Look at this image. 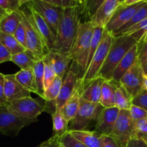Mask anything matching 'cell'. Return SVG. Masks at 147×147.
I'll use <instances>...</instances> for the list:
<instances>
[{
  "label": "cell",
  "instance_id": "6da1fadb",
  "mask_svg": "<svg viewBox=\"0 0 147 147\" xmlns=\"http://www.w3.org/2000/svg\"><path fill=\"white\" fill-rule=\"evenodd\" d=\"M82 15V7L80 6L64 8L56 37L55 47L52 52L69 55L81 23Z\"/></svg>",
  "mask_w": 147,
  "mask_h": 147
},
{
  "label": "cell",
  "instance_id": "7a4b0ae2",
  "mask_svg": "<svg viewBox=\"0 0 147 147\" xmlns=\"http://www.w3.org/2000/svg\"><path fill=\"white\" fill-rule=\"evenodd\" d=\"M94 27L90 21L81 22L74 44L68 55L73 62L69 70L75 72L80 80L84 77L87 69L89 50Z\"/></svg>",
  "mask_w": 147,
  "mask_h": 147
},
{
  "label": "cell",
  "instance_id": "3957f363",
  "mask_svg": "<svg viewBox=\"0 0 147 147\" xmlns=\"http://www.w3.org/2000/svg\"><path fill=\"white\" fill-rule=\"evenodd\" d=\"M137 42L130 35L114 37L106 61L103 63L97 77L103 78L107 81H111L113 74L126 53Z\"/></svg>",
  "mask_w": 147,
  "mask_h": 147
},
{
  "label": "cell",
  "instance_id": "277c9868",
  "mask_svg": "<svg viewBox=\"0 0 147 147\" xmlns=\"http://www.w3.org/2000/svg\"><path fill=\"white\" fill-rule=\"evenodd\" d=\"M113 39L114 37L113 35L109 34L106 31L105 32L103 39L90 61L84 77L81 80H79V85L81 88H83L86 84L98 76L103 63L106 61V59L113 42Z\"/></svg>",
  "mask_w": 147,
  "mask_h": 147
},
{
  "label": "cell",
  "instance_id": "5b68a950",
  "mask_svg": "<svg viewBox=\"0 0 147 147\" xmlns=\"http://www.w3.org/2000/svg\"><path fill=\"white\" fill-rule=\"evenodd\" d=\"M80 107L76 117L70 121L69 130H87L90 123H97L103 107L100 103H94L80 97Z\"/></svg>",
  "mask_w": 147,
  "mask_h": 147
},
{
  "label": "cell",
  "instance_id": "8992f818",
  "mask_svg": "<svg viewBox=\"0 0 147 147\" xmlns=\"http://www.w3.org/2000/svg\"><path fill=\"white\" fill-rule=\"evenodd\" d=\"M37 121L14 114L7 107L0 106V133L15 137L24 127L30 126Z\"/></svg>",
  "mask_w": 147,
  "mask_h": 147
},
{
  "label": "cell",
  "instance_id": "52a82bcc",
  "mask_svg": "<svg viewBox=\"0 0 147 147\" xmlns=\"http://www.w3.org/2000/svg\"><path fill=\"white\" fill-rule=\"evenodd\" d=\"M7 108L17 116L37 121V117L46 110V105L40 99L27 97L11 102Z\"/></svg>",
  "mask_w": 147,
  "mask_h": 147
},
{
  "label": "cell",
  "instance_id": "ba28073f",
  "mask_svg": "<svg viewBox=\"0 0 147 147\" xmlns=\"http://www.w3.org/2000/svg\"><path fill=\"white\" fill-rule=\"evenodd\" d=\"M111 136L119 147H126L129 142L135 138V128L129 110H120L114 129Z\"/></svg>",
  "mask_w": 147,
  "mask_h": 147
},
{
  "label": "cell",
  "instance_id": "9c48e42d",
  "mask_svg": "<svg viewBox=\"0 0 147 147\" xmlns=\"http://www.w3.org/2000/svg\"><path fill=\"white\" fill-rule=\"evenodd\" d=\"M22 14V22L24 24L27 37V50L34 53L39 59H42L50 52L39 32L24 14L22 10L20 9Z\"/></svg>",
  "mask_w": 147,
  "mask_h": 147
},
{
  "label": "cell",
  "instance_id": "30bf717a",
  "mask_svg": "<svg viewBox=\"0 0 147 147\" xmlns=\"http://www.w3.org/2000/svg\"><path fill=\"white\" fill-rule=\"evenodd\" d=\"M28 4L42 17L56 40L64 8L57 7L42 0H33Z\"/></svg>",
  "mask_w": 147,
  "mask_h": 147
},
{
  "label": "cell",
  "instance_id": "8fae6325",
  "mask_svg": "<svg viewBox=\"0 0 147 147\" xmlns=\"http://www.w3.org/2000/svg\"><path fill=\"white\" fill-rule=\"evenodd\" d=\"M144 72L139 60L136 62L126 73L119 81L133 99L143 90L144 79Z\"/></svg>",
  "mask_w": 147,
  "mask_h": 147
},
{
  "label": "cell",
  "instance_id": "7c38bea8",
  "mask_svg": "<svg viewBox=\"0 0 147 147\" xmlns=\"http://www.w3.org/2000/svg\"><path fill=\"white\" fill-rule=\"evenodd\" d=\"M145 2L146 1H144L131 5H121L105 27L106 31L111 35L114 34L133 18L135 14L145 4Z\"/></svg>",
  "mask_w": 147,
  "mask_h": 147
},
{
  "label": "cell",
  "instance_id": "4fadbf2b",
  "mask_svg": "<svg viewBox=\"0 0 147 147\" xmlns=\"http://www.w3.org/2000/svg\"><path fill=\"white\" fill-rule=\"evenodd\" d=\"M23 12L24 13L27 18L30 20L32 23L34 24V27L39 32L40 35L44 39L45 42L47 44V47L50 49V52L53 51L55 47L56 40L54 35L52 33L51 30L49 27L48 24H47L44 19L41 15L32 7L30 4L27 3L25 4V7L21 9Z\"/></svg>",
  "mask_w": 147,
  "mask_h": 147
},
{
  "label": "cell",
  "instance_id": "5bb4252c",
  "mask_svg": "<svg viewBox=\"0 0 147 147\" xmlns=\"http://www.w3.org/2000/svg\"><path fill=\"white\" fill-rule=\"evenodd\" d=\"M79 82L78 76L73 70H68L65 78L63 80L60 94L55 101V109L61 110L67 100L76 91Z\"/></svg>",
  "mask_w": 147,
  "mask_h": 147
},
{
  "label": "cell",
  "instance_id": "9a60e30c",
  "mask_svg": "<svg viewBox=\"0 0 147 147\" xmlns=\"http://www.w3.org/2000/svg\"><path fill=\"white\" fill-rule=\"evenodd\" d=\"M121 4V0H106L90 19V22L94 27L105 28Z\"/></svg>",
  "mask_w": 147,
  "mask_h": 147
},
{
  "label": "cell",
  "instance_id": "2e32d148",
  "mask_svg": "<svg viewBox=\"0 0 147 147\" xmlns=\"http://www.w3.org/2000/svg\"><path fill=\"white\" fill-rule=\"evenodd\" d=\"M119 112L120 109L116 106L104 108L96 123L95 131L100 134L111 136L114 129Z\"/></svg>",
  "mask_w": 147,
  "mask_h": 147
},
{
  "label": "cell",
  "instance_id": "e0dca14e",
  "mask_svg": "<svg viewBox=\"0 0 147 147\" xmlns=\"http://www.w3.org/2000/svg\"><path fill=\"white\" fill-rule=\"evenodd\" d=\"M4 93L9 104L15 100L31 97V92L19 83L15 74L4 75Z\"/></svg>",
  "mask_w": 147,
  "mask_h": 147
},
{
  "label": "cell",
  "instance_id": "ac0fdd59",
  "mask_svg": "<svg viewBox=\"0 0 147 147\" xmlns=\"http://www.w3.org/2000/svg\"><path fill=\"white\" fill-rule=\"evenodd\" d=\"M138 61H139V49H138V45L136 44L126 53L119 65L116 67L113 74L111 81L113 83H119V81L123 75Z\"/></svg>",
  "mask_w": 147,
  "mask_h": 147
},
{
  "label": "cell",
  "instance_id": "d6986e66",
  "mask_svg": "<svg viewBox=\"0 0 147 147\" xmlns=\"http://www.w3.org/2000/svg\"><path fill=\"white\" fill-rule=\"evenodd\" d=\"M106 81L100 77H96L81 88V97L86 100L94 103H100L102 86Z\"/></svg>",
  "mask_w": 147,
  "mask_h": 147
},
{
  "label": "cell",
  "instance_id": "ffe728a7",
  "mask_svg": "<svg viewBox=\"0 0 147 147\" xmlns=\"http://www.w3.org/2000/svg\"><path fill=\"white\" fill-rule=\"evenodd\" d=\"M76 139L88 147H101L103 134L88 130H69Z\"/></svg>",
  "mask_w": 147,
  "mask_h": 147
},
{
  "label": "cell",
  "instance_id": "44dd1931",
  "mask_svg": "<svg viewBox=\"0 0 147 147\" xmlns=\"http://www.w3.org/2000/svg\"><path fill=\"white\" fill-rule=\"evenodd\" d=\"M80 97H81V88L80 87L78 82V87L75 93L61 109L62 113L68 122L71 121L77 115L80 107Z\"/></svg>",
  "mask_w": 147,
  "mask_h": 147
},
{
  "label": "cell",
  "instance_id": "7402d4cb",
  "mask_svg": "<svg viewBox=\"0 0 147 147\" xmlns=\"http://www.w3.org/2000/svg\"><path fill=\"white\" fill-rule=\"evenodd\" d=\"M22 22V14L20 10L7 13L0 20V32L9 34H14Z\"/></svg>",
  "mask_w": 147,
  "mask_h": 147
},
{
  "label": "cell",
  "instance_id": "603a6c76",
  "mask_svg": "<svg viewBox=\"0 0 147 147\" xmlns=\"http://www.w3.org/2000/svg\"><path fill=\"white\" fill-rule=\"evenodd\" d=\"M40 59L29 50L11 55V61L17 65L21 70L33 69L34 65Z\"/></svg>",
  "mask_w": 147,
  "mask_h": 147
},
{
  "label": "cell",
  "instance_id": "cb8c5ba5",
  "mask_svg": "<svg viewBox=\"0 0 147 147\" xmlns=\"http://www.w3.org/2000/svg\"><path fill=\"white\" fill-rule=\"evenodd\" d=\"M50 55L53 62L56 76L63 78L65 75L67 74L68 71L67 69L72 60L67 55H65L58 53L50 52Z\"/></svg>",
  "mask_w": 147,
  "mask_h": 147
},
{
  "label": "cell",
  "instance_id": "d4e9b609",
  "mask_svg": "<svg viewBox=\"0 0 147 147\" xmlns=\"http://www.w3.org/2000/svg\"><path fill=\"white\" fill-rule=\"evenodd\" d=\"M15 77L19 83L30 92L37 94V86L34 75L33 69L30 70H20L15 73Z\"/></svg>",
  "mask_w": 147,
  "mask_h": 147
},
{
  "label": "cell",
  "instance_id": "484cf974",
  "mask_svg": "<svg viewBox=\"0 0 147 147\" xmlns=\"http://www.w3.org/2000/svg\"><path fill=\"white\" fill-rule=\"evenodd\" d=\"M116 83L114 106L120 110H129L132 106V98L126 89L119 83Z\"/></svg>",
  "mask_w": 147,
  "mask_h": 147
},
{
  "label": "cell",
  "instance_id": "4316f807",
  "mask_svg": "<svg viewBox=\"0 0 147 147\" xmlns=\"http://www.w3.org/2000/svg\"><path fill=\"white\" fill-rule=\"evenodd\" d=\"M53 123V136L61 137L69 131L68 121L65 119L61 110L55 109L52 114Z\"/></svg>",
  "mask_w": 147,
  "mask_h": 147
},
{
  "label": "cell",
  "instance_id": "83f0119b",
  "mask_svg": "<svg viewBox=\"0 0 147 147\" xmlns=\"http://www.w3.org/2000/svg\"><path fill=\"white\" fill-rule=\"evenodd\" d=\"M116 83L112 81H106L102 86L101 96L100 103L104 108L113 107L114 106V96L116 91Z\"/></svg>",
  "mask_w": 147,
  "mask_h": 147
},
{
  "label": "cell",
  "instance_id": "f1b7e54d",
  "mask_svg": "<svg viewBox=\"0 0 147 147\" xmlns=\"http://www.w3.org/2000/svg\"><path fill=\"white\" fill-rule=\"evenodd\" d=\"M146 18H147V1H146L145 4L138 10L137 12L135 14L133 18L129 22L126 23L125 25H123L121 28L119 29L117 32H116L112 35L113 37H119V36L123 35L131 27H133L134 25L136 24L137 23L142 22V20H144Z\"/></svg>",
  "mask_w": 147,
  "mask_h": 147
},
{
  "label": "cell",
  "instance_id": "f546056e",
  "mask_svg": "<svg viewBox=\"0 0 147 147\" xmlns=\"http://www.w3.org/2000/svg\"><path fill=\"white\" fill-rule=\"evenodd\" d=\"M0 42L10 52L11 55H14L26 50L17 41L13 34L0 32Z\"/></svg>",
  "mask_w": 147,
  "mask_h": 147
},
{
  "label": "cell",
  "instance_id": "4dcf8cb0",
  "mask_svg": "<svg viewBox=\"0 0 147 147\" xmlns=\"http://www.w3.org/2000/svg\"><path fill=\"white\" fill-rule=\"evenodd\" d=\"M44 69L45 63L43 58L37 60L33 67L34 78H35L36 83H37V89H38L37 95L42 99H44L45 90L44 86Z\"/></svg>",
  "mask_w": 147,
  "mask_h": 147
},
{
  "label": "cell",
  "instance_id": "1f68e13d",
  "mask_svg": "<svg viewBox=\"0 0 147 147\" xmlns=\"http://www.w3.org/2000/svg\"><path fill=\"white\" fill-rule=\"evenodd\" d=\"M63 78L56 76L53 83L50 85L48 88L45 90L44 100L46 102H53L55 103L59 94H60V89L63 84Z\"/></svg>",
  "mask_w": 147,
  "mask_h": 147
},
{
  "label": "cell",
  "instance_id": "d6a6232c",
  "mask_svg": "<svg viewBox=\"0 0 147 147\" xmlns=\"http://www.w3.org/2000/svg\"><path fill=\"white\" fill-rule=\"evenodd\" d=\"M43 60H44L45 63L44 86L45 90L53 83V80H54V79L57 76H56L55 72V69L54 67H53L51 57H50V53L43 57Z\"/></svg>",
  "mask_w": 147,
  "mask_h": 147
},
{
  "label": "cell",
  "instance_id": "836d02e7",
  "mask_svg": "<svg viewBox=\"0 0 147 147\" xmlns=\"http://www.w3.org/2000/svg\"><path fill=\"white\" fill-rule=\"evenodd\" d=\"M105 1L106 0H83L82 12L83 16L87 19L86 21H90Z\"/></svg>",
  "mask_w": 147,
  "mask_h": 147
},
{
  "label": "cell",
  "instance_id": "e575fe53",
  "mask_svg": "<svg viewBox=\"0 0 147 147\" xmlns=\"http://www.w3.org/2000/svg\"><path fill=\"white\" fill-rule=\"evenodd\" d=\"M135 138L142 139L147 144V117L134 123Z\"/></svg>",
  "mask_w": 147,
  "mask_h": 147
},
{
  "label": "cell",
  "instance_id": "d590c367",
  "mask_svg": "<svg viewBox=\"0 0 147 147\" xmlns=\"http://www.w3.org/2000/svg\"><path fill=\"white\" fill-rule=\"evenodd\" d=\"M58 140L60 144L65 147H88L84 144L76 139L74 136H72L69 131L63 136L60 138L58 137Z\"/></svg>",
  "mask_w": 147,
  "mask_h": 147
},
{
  "label": "cell",
  "instance_id": "8d00e7d4",
  "mask_svg": "<svg viewBox=\"0 0 147 147\" xmlns=\"http://www.w3.org/2000/svg\"><path fill=\"white\" fill-rule=\"evenodd\" d=\"M0 7L7 13H11L20 9L21 5L20 0H0Z\"/></svg>",
  "mask_w": 147,
  "mask_h": 147
},
{
  "label": "cell",
  "instance_id": "74e56055",
  "mask_svg": "<svg viewBox=\"0 0 147 147\" xmlns=\"http://www.w3.org/2000/svg\"><path fill=\"white\" fill-rule=\"evenodd\" d=\"M14 37L17 40V41L22 46L24 47L27 50V37H26V31L25 28H24V24L22 22H21L20 24H19L18 27L17 28L16 31L14 33Z\"/></svg>",
  "mask_w": 147,
  "mask_h": 147
},
{
  "label": "cell",
  "instance_id": "f35d334b",
  "mask_svg": "<svg viewBox=\"0 0 147 147\" xmlns=\"http://www.w3.org/2000/svg\"><path fill=\"white\" fill-rule=\"evenodd\" d=\"M129 112H130L134 123L147 117V111L146 110L134 104H132V106H131Z\"/></svg>",
  "mask_w": 147,
  "mask_h": 147
},
{
  "label": "cell",
  "instance_id": "ab89813d",
  "mask_svg": "<svg viewBox=\"0 0 147 147\" xmlns=\"http://www.w3.org/2000/svg\"><path fill=\"white\" fill-rule=\"evenodd\" d=\"M42 1L48 2L57 7H62V8L78 7V6L82 7L81 4L79 3L77 0H42Z\"/></svg>",
  "mask_w": 147,
  "mask_h": 147
},
{
  "label": "cell",
  "instance_id": "60d3db41",
  "mask_svg": "<svg viewBox=\"0 0 147 147\" xmlns=\"http://www.w3.org/2000/svg\"><path fill=\"white\" fill-rule=\"evenodd\" d=\"M132 103L135 106H139L147 111V91L142 90L137 96L132 99Z\"/></svg>",
  "mask_w": 147,
  "mask_h": 147
},
{
  "label": "cell",
  "instance_id": "b9f144b4",
  "mask_svg": "<svg viewBox=\"0 0 147 147\" xmlns=\"http://www.w3.org/2000/svg\"><path fill=\"white\" fill-rule=\"evenodd\" d=\"M139 49V60L141 64L147 61V40L143 42L137 43Z\"/></svg>",
  "mask_w": 147,
  "mask_h": 147
},
{
  "label": "cell",
  "instance_id": "7bdbcfd3",
  "mask_svg": "<svg viewBox=\"0 0 147 147\" xmlns=\"http://www.w3.org/2000/svg\"><path fill=\"white\" fill-rule=\"evenodd\" d=\"M9 102L4 93V75L0 73V106L7 107Z\"/></svg>",
  "mask_w": 147,
  "mask_h": 147
},
{
  "label": "cell",
  "instance_id": "ee69618b",
  "mask_svg": "<svg viewBox=\"0 0 147 147\" xmlns=\"http://www.w3.org/2000/svg\"><path fill=\"white\" fill-rule=\"evenodd\" d=\"M11 54L10 52L0 42V64L5 62L11 61Z\"/></svg>",
  "mask_w": 147,
  "mask_h": 147
},
{
  "label": "cell",
  "instance_id": "f6af8a7d",
  "mask_svg": "<svg viewBox=\"0 0 147 147\" xmlns=\"http://www.w3.org/2000/svg\"><path fill=\"white\" fill-rule=\"evenodd\" d=\"M101 147H119L115 139L109 135H103Z\"/></svg>",
  "mask_w": 147,
  "mask_h": 147
},
{
  "label": "cell",
  "instance_id": "bcb514c9",
  "mask_svg": "<svg viewBox=\"0 0 147 147\" xmlns=\"http://www.w3.org/2000/svg\"><path fill=\"white\" fill-rule=\"evenodd\" d=\"M146 27H147V18L144 19V20H142V22L137 23L136 24L134 25L133 27H131V28L129 29V30H128V31L126 32L123 35H130V34H131L132 33L138 31V30H141V29Z\"/></svg>",
  "mask_w": 147,
  "mask_h": 147
},
{
  "label": "cell",
  "instance_id": "7dc6e473",
  "mask_svg": "<svg viewBox=\"0 0 147 147\" xmlns=\"http://www.w3.org/2000/svg\"><path fill=\"white\" fill-rule=\"evenodd\" d=\"M147 144L145 142H144L142 139H132L129 144H127L126 147H146Z\"/></svg>",
  "mask_w": 147,
  "mask_h": 147
},
{
  "label": "cell",
  "instance_id": "c3c4849f",
  "mask_svg": "<svg viewBox=\"0 0 147 147\" xmlns=\"http://www.w3.org/2000/svg\"><path fill=\"white\" fill-rule=\"evenodd\" d=\"M47 147H65L63 145L60 144L59 142L58 137L55 136H52L50 139L47 140Z\"/></svg>",
  "mask_w": 147,
  "mask_h": 147
},
{
  "label": "cell",
  "instance_id": "681fc988",
  "mask_svg": "<svg viewBox=\"0 0 147 147\" xmlns=\"http://www.w3.org/2000/svg\"><path fill=\"white\" fill-rule=\"evenodd\" d=\"M146 1V0H124V1L121 3V5L122 6L131 5V4H136V3L141 2V1Z\"/></svg>",
  "mask_w": 147,
  "mask_h": 147
},
{
  "label": "cell",
  "instance_id": "f907efd6",
  "mask_svg": "<svg viewBox=\"0 0 147 147\" xmlns=\"http://www.w3.org/2000/svg\"><path fill=\"white\" fill-rule=\"evenodd\" d=\"M143 90H145L147 91V75L144 76V79L143 83Z\"/></svg>",
  "mask_w": 147,
  "mask_h": 147
},
{
  "label": "cell",
  "instance_id": "816d5d0a",
  "mask_svg": "<svg viewBox=\"0 0 147 147\" xmlns=\"http://www.w3.org/2000/svg\"><path fill=\"white\" fill-rule=\"evenodd\" d=\"M7 14V11H5L3 9H1V7H0V20H1V19H2Z\"/></svg>",
  "mask_w": 147,
  "mask_h": 147
},
{
  "label": "cell",
  "instance_id": "f5cc1de1",
  "mask_svg": "<svg viewBox=\"0 0 147 147\" xmlns=\"http://www.w3.org/2000/svg\"><path fill=\"white\" fill-rule=\"evenodd\" d=\"M142 68H143L144 72V74L147 75V61L145 62L144 64H142Z\"/></svg>",
  "mask_w": 147,
  "mask_h": 147
},
{
  "label": "cell",
  "instance_id": "db71d44e",
  "mask_svg": "<svg viewBox=\"0 0 147 147\" xmlns=\"http://www.w3.org/2000/svg\"><path fill=\"white\" fill-rule=\"evenodd\" d=\"M33 1V0H20V5H21V7L22 5H24V4H27L28 2H30V1Z\"/></svg>",
  "mask_w": 147,
  "mask_h": 147
},
{
  "label": "cell",
  "instance_id": "11a10c76",
  "mask_svg": "<svg viewBox=\"0 0 147 147\" xmlns=\"http://www.w3.org/2000/svg\"><path fill=\"white\" fill-rule=\"evenodd\" d=\"M37 147H47V141H45V142H42L41 144L39 145V146H37Z\"/></svg>",
  "mask_w": 147,
  "mask_h": 147
},
{
  "label": "cell",
  "instance_id": "9f6ffc18",
  "mask_svg": "<svg viewBox=\"0 0 147 147\" xmlns=\"http://www.w3.org/2000/svg\"><path fill=\"white\" fill-rule=\"evenodd\" d=\"M146 40H147V34H146V36H145V37H144V38L143 40H141V41L139 42V43H140V42H145V41H146Z\"/></svg>",
  "mask_w": 147,
  "mask_h": 147
},
{
  "label": "cell",
  "instance_id": "6f0895ef",
  "mask_svg": "<svg viewBox=\"0 0 147 147\" xmlns=\"http://www.w3.org/2000/svg\"><path fill=\"white\" fill-rule=\"evenodd\" d=\"M79 3H80L82 5V7H83V0H77Z\"/></svg>",
  "mask_w": 147,
  "mask_h": 147
},
{
  "label": "cell",
  "instance_id": "680465c9",
  "mask_svg": "<svg viewBox=\"0 0 147 147\" xmlns=\"http://www.w3.org/2000/svg\"><path fill=\"white\" fill-rule=\"evenodd\" d=\"M123 1H124V0H121V3H122V2H123Z\"/></svg>",
  "mask_w": 147,
  "mask_h": 147
},
{
  "label": "cell",
  "instance_id": "91938a15",
  "mask_svg": "<svg viewBox=\"0 0 147 147\" xmlns=\"http://www.w3.org/2000/svg\"><path fill=\"white\" fill-rule=\"evenodd\" d=\"M146 1H147V0H146Z\"/></svg>",
  "mask_w": 147,
  "mask_h": 147
},
{
  "label": "cell",
  "instance_id": "94428289",
  "mask_svg": "<svg viewBox=\"0 0 147 147\" xmlns=\"http://www.w3.org/2000/svg\"></svg>",
  "mask_w": 147,
  "mask_h": 147
},
{
  "label": "cell",
  "instance_id": "6125c7cd",
  "mask_svg": "<svg viewBox=\"0 0 147 147\" xmlns=\"http://www.w3.org/2000/svg\"><path fill=\"white\" fill-rule=\"evenodd\" d=\"M146 147H147V146H146Z\"/></svg>",
  "mask_w": 147,
  "mask_h": 147
}]
</instances>
